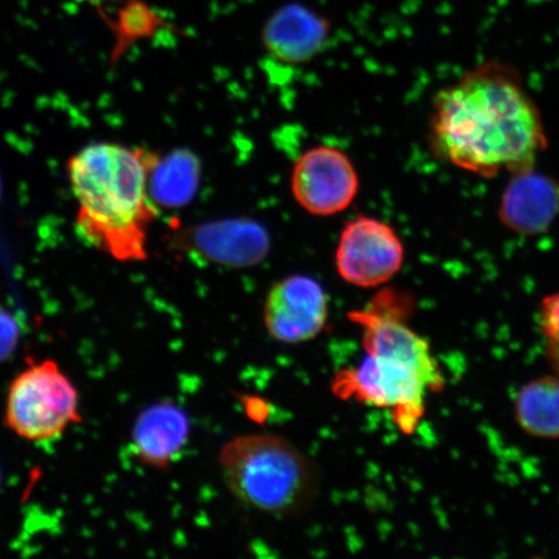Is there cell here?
<instances>
[{
  "label": "cell",
  "instance_id": "1",
  "mask_svg": "<svg viewBox=\"0 0 559 559\" xmlns=\"http://www.w3.org/2000/svg\"><path fill=\"white\" fill-rule=\"evenodd\" d=\"M429 134L437 157L486 178L533 169L548 145L540 110L520 74L491 61L439 91Z\"/></svg>",
  "mask_w": 559,
  "mask_h": 559
},
{
  "label": "cell",
  "instance_id": "13",
  "mask_svg": "<svg viewBox=\"0 0 559 559\" xmlns=\"http://www.w3.org/2000/svg\"><path fill=\"white\" fill-rule=\"evenodd\" d=\"M201 180V164L192 152L178 150L157 157L150 175V194L157 206L183 207L194 199Z\"/></svg>",
  "mask_w": 559,
  "mask_h": 559
},
{
  "label": "cell",
  "instance_id": "9",
  "mask_svg": "<svg viewBox=\"0 0 559 559\" xmlns=\"http://www.w3.org/2000/svg\"><path fill=\"white\" fill-rule=\"evenodd\" d=\"M332 35L331 20L299 2L280 5L264 21L261 40L264 50L288 66L306 64L323 52Z\"/></svg>",
  "mask_w": 559,
  "mask_h": 559
},
{
  "label": "cell",
  "instance_id": "12",
  "mask_svg": "<svg viewBox=\"0 0 559 559\" xmlns=\"http://www.w3.org/2000/svg\"><path fill=\"white\" fill-rule=\"evenodd\" d=\"M190 435V418L183 409L170 402L156 403L136 418L131 449L140 463L166 469L186 449Z\"/></svg>",
  "mask_w": 559,
  "mask_h": 559
},
{
  "label": "cell",
  "instance_id": "5",
  "mask_svg": "<svg viewBox=\"0 0 559 559\" xmlns=\"http://www.w3.org/2000/svg\"><path fill=\"white\" fill-rule=\"evenodd\" d=\"M4 421L20 438L50 442L82 421L79 391L55 360L33 361L10 384Z\"/></svg>",
  "mask_w": 559,
  "mask_h": 559
},
{
  "label": "cell",
  "instance_id": "14",
  "mask_svg": "<svg viewBox=\"0 0 559 559\" xmlns=\"http://www.w3.org/2000/svg\"><path fill=\"white\" fill-rule=\"evenodd\" d=\"M515 418L526 435L559 438V376H543L524 384L516 395Z\"/></svg>",
  "mask_w": 559,
  "mask_h": 559
},
{
  "label": "cell",
  "instance_id": "10",
  "mask_svg": "<svg viewBox=\"0 0 559 559\" xmlns=\"http://www.w3.org/2000/svg\"><path fill=\"white\" fill-rule=\"evenodd\" d=\"M188 248L207 262L230 269H248L269 255L267 230L249 219L210 222L191 230Z\"/></svg>",
  "mask_w": 559,
  "mask_h": 559
},
{
  "label": "cell",
  "instance_id": "8",
  "mask_svg": "<svg viewBox=\"0 0 559 559\" xmlns=\"http://www.w3.org/2000/svg\"><path fill=\"white\" fill-rule=\"evenodd\" d=\"M330 313L326 293L317 280L293 275L280 280L265 297L263 321L272 338L297 345L317 338Z\"/></svg>",
  "mask_w": 559,
  "mask_h": 559
},
{
  "label": "cell",
  "instance_id": "3",
  "mask_svg": "<svg viewBox=\"0 0 559 559\" xmlns=\"http://www.w3.org/2000/svg\"><path fill=\"white\" fill-rule=\"evenodd\" d=\"M157 157L145 150L95 143L69 159L70 186L79 202L76 230L118 262L148 257L150 228L157 218L150 175Z\"/></svg>",
  "mask_w": 559,
  "mask_h": 559
},
{
  "label": "cell",
  "instance_id": "17",
  "mask_svg": "<svg viewBox=\"0 0 559 559\" xmlns=\"http://www.w3.org/2000/svg\"><path fill=\"white\" fill-rule=\"evenodd\" d=\"M0 191H2V183H0Z\"/></svg>",
  "mask_w": 559,
  "mask_h": 559
},
{
  "label": "cell",
  "instance_id": "6",
  "mask_svg": "<svg viewBox=\"0 0 559 559\" xmlns=\"http://www.w3.org/2000/svg\"><path fill=\"white\" fill-rule=\"evenodd\" d=\"M403 263L404 245L388 223L358 216L342 230L335 265L346 283L376 288L393 278Z\"/></svg>",
  "mask_w": 559,
  "mask_h": 559
},
{
  "label": "cell",
  "instance_id": "7",
  "mask_svg": "<svg viewBox=\"0 0 559 559\" xmlns=\"http://www.w3.org/2000/svg\"><path fill=\"white\" fill-rule=\"evenodd\" d=\"M290 186L298 205L307 213L331 216L353 204L359 192V177L345 152L318 145L298 158Z\"/></svg>",
  "mask_w": 559,
  "mask_h": 559
},
{
  "label": "cell",
  "instance_id": "11",
  "mask_svg": "<svg viewBox=\"0 0 559 559\" xmlns=\"http://www.w3.org/2000/svg\"><path fill=\"white\" fill-rule=\"evenodd\" d=\"M512 175L500 201L502 225L520 235L544 234L559 215V185L534 167Z\"/></svg>",
  "mask_w": 559,
  "mask_h": 559
},
{
  "label": "cell",
  "instance_id": "2",
  "mask_svg": "<svg viewBox=\"0 0 559 559\" xmlns=\"http://www.w3.org/2000/svg\"><path fill=\"white\" fill-rule=\"evenodd\" d=\"M411 311L405 293L383 290L365 310L349 313L361 328L367 355L333 382L335 395L390 411L405 436L414 435L428 395L442 391L445 382L428 341L407 324Z\"/></svg>",
  "mask_w": 559,
  "mask_h": 559
},
{
  "label": "cell",
  "instance_id": "16",
  "mask_svg": "<svg viewBox=\"0 0 559 559\" xmlns=\"http://www.w3.org/2000/svg\"><path fill=\"white\" fill-rule=\"evenodd\" d=\"M21 330L13 314L0 306V362L11 358L16 352Z\"/></svg>",
  "mask_w": 559,
  "mask_h": 559
},
{
  "label": "cell",
  "instance_id": "15",
  "mask_svg": "<svg viewBox=\"0 0 559 559\" xmlns=\"http://www.w3.org/2000/svg\"><path fill=\"white\" fill-rule=\"evenodd\" d=\"M540 330L551 368L559 376V292L543 300Z\"/></svg>",
  "mask_w": 559,
  "mask_h": 559
},
{
  "label": "cell",
  "instance_id": "4",
  "mask_svg": "<svg viewBox=\"0 0 559 559\" xmlns=\"http://www.w3.org/2000/svg\"><path fill=\"white\" fill-rule=\"evenodd\" d=\"M218 460L230 493L243 506L269 514L298 515L317 499V469L288 439L236 437L222 447Z\"/></svg>",
  "mask_w": 559,
  "mask_h": 559
}]
</instances>
